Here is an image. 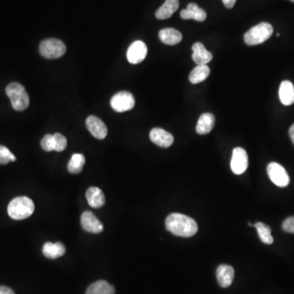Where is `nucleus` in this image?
<instances>
[{"mask_svg": "<svg viewBox=\"0 0 294 294\" xmlns=\"http://www.w3.org/2000/svg\"><path fill=\"white\" fill-rule=\"evenodd\" d=\"M165 225L168 231L180 237H191L198 231V225L196 221L181 213H172L168 216Z\"/></svg>", "mask_w": 294, "mask_h": 294, "instance_id": "nucleus-1", "label": "nucleus"}, {"mask_svg": "<svg viewBox=\"0 0 294 294\" xmlns=\"http://www.w3.org/2000/svg\"><path fill=\"white\" fill-rule=\"evenodd\" d=\"M35 211L33 201L27 197H17L9 203L8 213L9 217L14 220H23L28 218Z\"/></svg>", "mask_w": 294, "mask_h": 294, "instance_id": "nucleus-2", "label": "nucleus"}, {"mask_svg": "<svg viewBox=\"0 0 294 294\" xmlns=\"http://www.w3.org/2000/svg\"><path fill=\"white\" fill-rule=\"evenodd\" d=\"M6 93L11 101L12 106L17 111L25 110L29 106L30 98L24 87L19 83H11L6 88Z\"/></svg>", "mask_w": 294, "mask_h": 294, "instance_id": "nucleus-3", "label": "nucleus"}, {"mask_svg": "<svg viewBox=\"0 0 294 294\" xmlns=\"http://www.w3.org/2000/svg\"><path fill=\"white\" fill-rule=\"evenodd\" d=\"M273 27L267 22H261L252 27L244 36V42L249 46H254L266 42L273 34Z\"/></svg>", "mask_w": 294, "mask_h": 294, "instance_id": "nucleus-4", "label": "nucleus"}, {"mask_svg": "<svg viewBox=\"0 0 294 294\" xmlns=\"http://www.w3.org/2000/svg\"><path fill=\"white\" fill-rule=\"evenodd\" d=\"M66 47L62 40L47 39L40 45V53L47 59H57L66 53Z\"/></svg>", "mask_w": 294, "mask_h": 294, "instance_id": "nucleus-5", "label": "nucleus"}, {"mask_svg": "<svg viewBox=\"0 0 294 294\" xmlns=\"http://www.w3.org/2000/svg\"><path fill=\"white\" fill-rule=\"evenodd\" d=\"M110 105L116 112H125L134 107L135 99L131 92L122 91L113 96Z\"/></svg>", "mask_w": 294, "mask_h": 294, "instance_id": "nucleus-6", "label": "nucleus"}, {"mask_svg": "<svg viewBox=\"0 0 294 294\" xmlns=\"http://www.w3.org/2000/svg\"><path fill=\"white\" fill-rule=\"evenodd\" d=\"M267 174L271 182L277 187H285L289 184V176L285 169L278 163L271 162L268 165Z\"/></svg>", "mask_w": 294, "mask_h": 294, "instance_id": "nucleus-7", "label": "nucleus"}, {"mask_svg": "<svg viewBox=\"0 0 294 294\" xmlns=\"http://www.w3.org/2000/svg\"><path fill=\"white\" fill-rule=\"evenodd\" d=\"M248 166V157L245 150L241 147H236L233 150L231 168L234 174L240 175L244 174Z\"/></svg>", "mask_w": 294, "mask_h": 294, "instance_id": "nucleus-8", "label": "nucleus"}, {"mask_svg": "<svg viewBox=\"0 0 294 294\" xmlns=\"http://www.w3.org/2000/svg\"><path fill=\"white\" fill-rule=\"evenodd\" d=\"M147 47L145 43L137 40L132 43L127 49V58L131 64H139L145 60L147 55Z\"/></svg>", "mask_w": 294, "mask_h": 294, "instance_id": "nucleus-9", "label": "nucleus"}, {"mask_svg": "<svg viewBox=\"0 0 294 294\" xmlns=\"http://www.w3.org/2000/svg\"><path fill=\"white\" fill-rule=\"evenodd\" d=\"M86 126L95 138L102 140L107 136V127L104 123L103 121L97 117L93 116V115L88 116V119H86Z\"/></svg>", "mask_w": 294, "mask_h": 294, "instance_id": "nucleus-10", "label": "nucleus"}, {"mask_svg": "<svg viewBox=\"0 0 294 294\" xmlns=\"http://www.w3.org/2000/svg\"><path fill=\"white\" fill-rule=\"evenodd\" d=\"M81 225L84 230L92 234H99L104 229L102 223L89 211H86L82 214Z\"/></svg>", "mask_w": 294, "mask_h": 294, "instance_id": "nucleus-11", "label": "nucleus"}, {"mask_svg": "<svg viewBox=\"0 0 294 294\" xmlns=\"http://www.w3.org/2000/svg\"><path fill=\"white\" fill-rule=\"evenodd\" d=\"M150 139L156 145L163 147V148H168V147L171 146L174 141V136L170 132H167L162 128H160V127H155L151 131Z\"/></svg>", "mask_w": 294, "mask_h": 294, "instance_id": "nucleus-12", "label": "nucleus"}, {"mask_svg": "<svg viewBox=\"0 0 294 294\" xmlns=\"http://www.w3.org/2000/svg\"><path fill=\"white\" fill-rule=\"evenodd\" d=\"M181 18L184 20L193 19L196 22H204L207 18L206 12L200 9L196 4L191 3L187 6V9L181 12Z\"/></svg>", "mask_w": 294, "mask_h": 294, "instance_id": "nucleus-13", "label": "nucleus"}, {"mask_svg": "<svg viewBox=\"0 0 294 294\" xmlns=\"http://www.w3.org/2000/svg\"><path fill=\"white\" fill-rule=\"evenodd\" d=\"M192 59L197 65H207L213 59V54L207 50L204 44L196 43L192 46Z\"/></svg>", "mask_w": 294, "mask_h": 294, "instance_id": "nucleus-14", "label": "nucleus"}, {"mask_svg": "<svg viewBox=\"0 0 294 294\" xmlns=\"http://www.w3.org/2000/svg\"><path fill=\"white\" fill-rule=\"evenodd\" d=\"M235 276V270L232 266L229 265H221L217 270V279L219 285L227 287L232 283Z\"/></svg>", "mask_w": 294, "mask_h": 294, "instance_id": "nucleus-15", "label": "nucleus"}, {"mask_svg": "<svg viewBox=\"0 0 294 294\" xmlns=\"http://www.w3.org/2000/svg\"><path fill=\"white\" fill-rule=\"evenodd\" d=\"M279 97L281 103L284 105H291L294 103V86L289 80L281 83L279 89Z\"/></svg>", "mask_w": 294, "mask_h": 294, "instance_id": "nucleus-16", "label": "nucleus"}, {"mask_svg": "<svg viewBox=\"0 0 294 294\" xmlns=\"http://www.w3.org/2000/svg\"><path fill=\"white\" fill-rule=\"evenodd\" d=\"M159 37L164 44L170 46L179 44L182 40V33L174 28L163 29L159 33Z\"/></svg>", "mask_w": 294, "mask_h": 294, "instance_id": "nucleus-17", "label": "nucleus"}, {"mask_svg": "<svg viewBox=\"0 0 294 294\" xmlns=\"http://www.w3.org/2000/svg\"><path fill=\"white\" fill-rule=\"evenodd\" d=\"M215 125V117L211 113L201 114L196 125V132L200 135L208 134Z\"/></svg>", "mask_w": 294, "mask_h": 294, "instance_id": "nucleus-18", "label": "nucleus"}, {"mask_svg": "<svg viewBox=\"0 0 294 294\" xmlns=\"http://www.w3.org/2000/svg\"><path fill=\"white\" fill-rule=\"evenodd\" d=\"M66 252V247L61 242L57 243H51L48 242L44 244L43 247V253L45 257L50 259H56L62 257Z\"/></svg>", "mask_w": 294, "mask_h": 294, "instance_id": "nucleus-19", "label": "nucleus"}, {"mask_svg": "<svg viewBox=\"0 0 294 294\" xmlns=\"http://www.w3.org/2000/svg\"><path fill=\"white\" fill-rule=\"evenodd\" d=\"M86 198L88 204L93 209H99L105 204V196L101 189L97 187H90L86 192Z\"/></svg>", "mask_w": 294, "mask_h": 294, "instance_id": "nucleus-20", "label": "nucleus"}, {"mask_svg": "<svg viewBox=\"0 0 294 294\" xmlns=\"http://www.w3.org/2000/svg\"><path fill=\"white\" fill-rule=\"evenodd\" d=\"M179 7V0H166L165 4L156 11V17L159 20L171 18Z\"/></svg>", "mask_w": 294, "mask_h": 294, "instance_id": "nucleus-21", "label": "nucleus"}, {"mask_svg": "<svg viewBox=\"0 0 294 294\" xmlns=\"http://www.w3.org/2000/svg\"><path fill=\"white\" fill-rule=\"evenodd\" d=\"M210 75V69L207 65H198L192 70L189 75L191 84H200L204 81Z\"/></svg>", "mask_w": 294, "mask_h": 294, "instance_id": "nucleus-22", "label": "nucleus"}, {"mask_svg": "<svg viewBox=\"0 0 294 294\" xmlns=\"http://www.w3.org/2000/svg\"><path fill=\"white\" fill-rule=\"evenodd\" d=\"M115 289L112 285L105 280H99L92 283L85 294H114Z\"/></svg>", "mask_w": 294, "mask_h": 294, "instance_id": "nucleus-23", "label": "nucleus"}, {"mask_svg": "<svg viewBox=\"0 0 294 294\" xmlns=\"http://www.w3.org/2000/svg\"><path fill=\"white\" fill-rule=\"evenodd\" d=\"M85 165V157L84 155L74 154L71 156L68 164V170L70 174H78L81 173Z\"/></svg>", "mask_w": 294, "mask_h": 294, "instance_id": "nucleus-24", "label": "nucleus"}, {"mask_svg": "<svg viewBox=\"0 0 294 294\" xmlns=\"http://www.w3.org/2000/svg\"><path fill=\"white\" fill-rule=\"evenodd\" d=\"M254 227L257 229L258 236H259L261 242H263L264 244H272L274 239L271 235V230H270V226L264 224L263 222H259L255 223Z\"/></svg>", "mask_w": 294, "mask_h": 294, "instance_id": "nucleus-25", "label": "nucleus"}, {"mask_svg": "<svg viewBox=\"0 0 294 294\" xmlns=\"http://www.w3.org/2000/svg\"><path fill=\"white\" fill-rule=\"evenodd\" d=\"M17 158L7 147L0 145V165H7L11 161H16Z\"/></svg>", "mask_w": 294, "mask_h": 294, "instance_id": "nucleus-26", "label": "nucleus"}, {"mask_svg": "<svg viewBox=\"0 0 294 294\" xmlns=\"http://www.w3.org/2000/svg\"><path fill=\"white\" fill-rule=\"evenodd\" d=\"M53 140H54V151L62 152L66 150L67 146V140L66 136H64L61 133H55L53 135Z\"/></svg>", "mask_w": 294, "mask_h": 294, "instance_id": "nucleus-27", "label": "nucleus"}, {"mask_svg": "<svg viewBox=\"0 0 294 294\" xmlns=\"http://www.w3.org/2000/svg\"><path fill=\"white\" fill-rule=\"evenodd\" d=\"M41 146L45 152H49L54 151L53 135H51V134L45 135L41 140Z\"/></svg>", "mask_w": 294, "mask_h": 294, "instance_id": "nucleus-28", "label": "nucleus"}, {"mask_svg": "<svg viewBox=\"0 0 294 294\" xmlns=\"http://www.w3.org/2000/svg\"><path fill=\"white\" fill-rule=\"evenodd\" d=\"M282 228L285 232L294 234V216L287 217V219L283 221Z\"/></svg>", "mask_w": 294, "mask_h": 294, "instance_id": "nucleus-29", "label": "nucleus"}, {"mask_svg": "<svg viewBox=\"0 0 294 294\" xmlns=\"http://www.w3.org/2000/svg\"><path fill=\"white\" fill-rule=\"evenodd\" d=\"M0 294H15V292L10 287L0 286Z\"/></svg>", "mask_w": 294, "mask_h": 294, "instance_id": "nucleus-30", "label": "nucleus"}, {"mask_svg": "<svg viewBox=\"0 0 294 294\" xmlns=\"http://www.w3.org/2000/svg\"><path fill=\"white\" fill-rule=\"evenodd\" d=\"M222 2L227 9H232L236 3V0H222Z\"/></svg>", "mask_w": 294, "mask_h": 294, "instance_id": "nucleus-31", "label": "nucleus"}, {"mask_svg": "<svg viewBox=\"0 0 294 294\" xmlns=\"http://www.w3.org/2000/svg\"><path fill=\"white\" fill-rule=\"evenodd\" d=\"M289 136L290 138L292 140V143H293L294 145V123L292 124L289 128Z\"/></svg>", "mask_w": 294, "mask_h": 294, "instance_id": "nucleus-32", "label": "nucleus"}, {"mask_svg": "<svg viewBox=\"0 0 294 294\" xmlns=\"http://www.w3.org/2000/svg\"><path fill=\"white\" fill-rule=\"evenodd\" d=\"M290 1H291V2H293L294 3V0H290Z\"/></svg>", "mask_w": 294, "mask_h": 294, "instance_id": "nucleus-33", "label": "nucleus"}]
</instances>
